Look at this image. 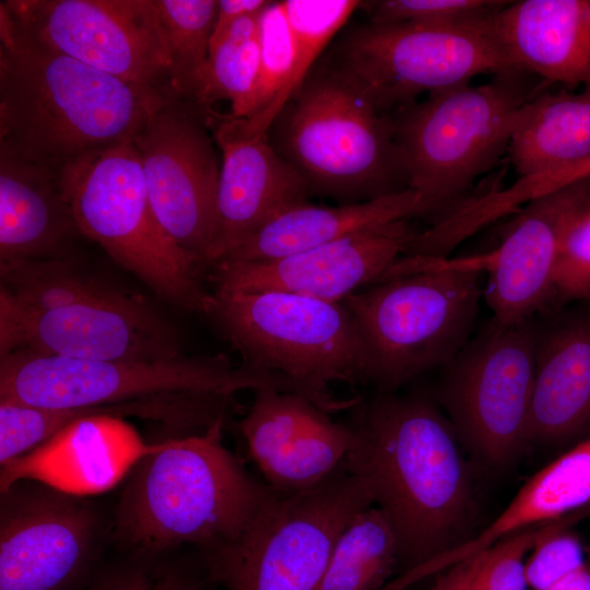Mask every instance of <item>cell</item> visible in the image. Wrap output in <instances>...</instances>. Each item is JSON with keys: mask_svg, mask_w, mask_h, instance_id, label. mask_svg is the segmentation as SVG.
<instances>
[{"mask_svg": "<svg viewBox=\"0 0 590 590\" xmlns=\"http://www.w3.org/2000/svg\"><path fill=\"white\" fill-rule=\"evenodd\" d=\"M342 465L363 477L396 532L402 573L475 535L476 496L459 438L426 396L380 392L350 409Z\"/></svg>", "mask_w": 590, "mask_h": 590, "instance_id": "6da1fadb", "label": "cell"}, {"mask_svg": "<svg viewBox=\"0 0 590 590\" xmlns=\"http://www.w3.org/2000/svg\"><path fill=\"white\" fill-rule=\"evenodd\" d=\"M170 92L56 52L25 36L0 9V149L61 175L132 140Z\"/></svg>", "mask_w": 590, "mask_h": 590, "instance_id": "7a4b0ae2", "label": "cell"}, {"mask_svg": "<svg viewBox=\"0 0 590 590\" xmlns=\"http://www.w3.org/2000/svg\"><path fill=\"white\" fill-rule=\"evenodd\" d=\"M224 426L155 444L132 467L111 528L128 553L209 552L237 539L276 493L223 446Z\"/></svg>", "mask_w": 590, "mask_h": 590, "instance_id": "3957f363", "label": "cell"}, {"mask_svg": "<svg viewBox=\"0 0 590 590\" xmlns=\"http://www.w3.org/2000/svg\"><path fill=\"white\" fill-rule=\"evenodd\" d=\"M480 256H402L375 283L346 296L367 354V381L392 392L447 366L471 338L483 296Z\"/></svg>", "mask_w": 590, "mask_h": 590, "instance_id": "277c9868", "label": "cell"}, {"mask_svg": "<svg viewBox=\"0 0 590 590\" xmlns=\"http://www.w3.org/2000/svg\"><path fill=\"white\" fill-rule=\"evenodd\" d=\"M268 135L308 192L354 203L408 188L390 116L319 64Z\"/></svg>", "mask_w": 590, "mask_h": 590, "instance_id": "5b68a950", "label": "cell"}, {"mask_svg": "<svg viewBox=\"0 0 590 590\" xmlns=\"http://www.w3.org/2000/svg\"><path fill=\"white\" fill-rule=\"evenodd\" d=\"M526 74L437 91L390 116L408 188L422 193L437 217L463 202L473 181L508 151L520 109L540 93Z\"/></svg>", "mask_w": 590, "mask_h": 590, "instance_id": "8992f818", "label": "cell"}, {"mask_svg": "<svg viewBox=\"0 0 590 590\" xmlns=\"http://www.w3.org/2000/svg\"><path fill=\"white\" fill-rule=\"evenodd\" d=\"M276 389L312 398L306 385L278 371L234 365L223 353L160 362L88 361L28 352L1 356L0 400L46 409L117 404L180 393L234 397Z\"/></svg>", "mask_w": 590, "mask_h": 590, "instance_id": "52a82bcc", "label": "cell"}, {"mask_svg": "<svg viewBox=\"0 0 590 590\" xmlns=\"http://www.w3.org/2000/svg\"><path fill=\"white\" fill-rule=\"evenodd\" d=\"M81 235L176 306L205 315L211 293L202 266L158 222L132 140L108 148L61 174Z\"/></svg>", "mask_w": 590, "mask_h": 590, "instance_id": "ba28073f", "label": "cell"}, {"mask_svg": "<svg viewBox=\"0 0 590 590\" xmlns=\"http://www.w3.org/2000/svg\"><path fill=\"white\" fill-rule=\"evenodd\" d=\"M494 13L441 26L359 24L345 31L317 64L346 81L379 111L398 110L424 92L464 85L480 74L522 72L495 33Z\"/></svg>", "mask_w": 590, "mask_h": 590, "instance_id": "9c48e42d", "label": "cell"}, {"mask_svg": "<svg viewBox=\"0 0 590 590\" xmlns=\"http://www.w3.org/2000/svg\"><path fill=\"white\" fill-rule=\"evenodd\" d=\"M374 505L367 482L342 464L294 494L275 493L234 541L202 555L225 590H317L354 516Z\"/></svg>", "mask_w": 590, "mask_h": 590, "instance_id": "30bf717a", "label": "cell"}, {"mask_svg": "<svg viewBox=\"0 0 590 590\" xmlns=\"http://www.w3.org/2000/svg\"><path fill=\"white\" fill-rule=\"evenodd\" d=\"M243 363L316 390L367 381V354L342 302L285 293H211L205 314Z\"/></svg>", "mask_w": 590, "mask_h": 590, "instance_id": "8fae6325", "label": "cell"}, {"mask_svg": "<svg viewBox=\"0 0 590 590\" xmlns=\"http://www.w3.org/2000/svg\"><path fill=\"white\" fill-rule=\"evenodd\" d=\"M437 390L458 438L482 462L503 468L529 444L535 375L534 319H494L447 365Z\"/></svg>", "mask_w": 590, "mask_h": 590, "instance_id": "7c38bea8", "label": "cell"}, {"mask_svg": "<svg viewBox=\"0 0 590 590\" xmlns=\"http://www.w3.org/2000/svg\"><path fill=\"white\" fill-rule=\"evenodd\" d=\"M0 9L56 52L134 85L175 92L155 0H7Z\"/></svg>", "mask_w": 590, "mask_h": 590, "instance_id": "4fadbf2b", "label": "cell"}, {"mask_svg": "<svg viewBox=\"0 0 590 590\" xmlns=\"http://www.w3.org/2000/svg\"><path fill=\"white\" fill-rule=\"evenodd\" d=\"M103 535L84 495L13 482L0 495V590H80L101 568Z\"/></svg>", "mask_w": 590, "mask_h": 590, "instance_id": "5bb4252c", "label": "cell"}, {"mask_svg": "<svg viewBox=\"0 0 590 590\" xmlns=\"http://www.w3.org/2000/svg\"><path fill=\"white\" fill-rule=\"evenodd\" d=\"M209 131L204 109L170 92L132 138L158 222L202 268L215 228L221 168Z\"/></svg>", "mask_w": 590, "mask_h": 590, "instance_id": "9a60e30c", "label": "cell"}, {"mask_svg": "<svg viewBox=\"0 0 590 590\" xmlns=\"http://www.w3.org/2000/svg\"><path fill=\"white\" fill-rule=\"evenodd\" d=\"M28 352L88 361L160 362L180 355L176 329L143 296L107 285L51 311L0 307V353Z\"/></svg>", "mask_w": 590, "mask_h": 590, "instance_id": "2e32d148", "label": "cell"}, {"mask_svg": "<svg viewBox=\"0 0 590 590\" xmlns=\"http://www.w3.org/2000/svg\"><path fill=\"white\" fill-rule=\"evenodd\" d=\"M590 211V177L523 205L497 248L481 255L493 319L514 324L555 308V270L575 223Z\"/></svg>", "mask_w": 590, "mask_h": 590, "instance_id": "e0dca14e", "label": "cell"}, {"mask_svg": "<svg viewBox=\"0 0 590 590\" xmlns=\"http://www.w3.org/2000/svg\"><path fill=\"white\" fill-rule=\"evenodd\" d=\"M415 232L406 221L266 261H220L209 275L214 292H285L342 302L378 281L404 255Z\"/></svg>", "mask_w": 590, "mask_h": 590, "instance_id": "ac0fdd59", "label": "cell"}, {"mask_svg": "<svg viewBox=\"0 0 590 590\" xmlns=\"http://www.w3.org/2000/svg\"><path fill=\"white\" fill-rule=\"evenodd\" d=\"M222 153L216 221L205 266H213L280 212L306 202L299 174L272 146L268 133L249 131L241 118L204 109Z\"/></svg>", "mask_w": 590, "mask_h": 590, "instance_id": "d6986e66", "label": "cell"}, {"mask_svg": "<svg viewBox=\"0 0 590 590\" xmlns=\"http://www.w3.org/2000/svg\"><path fill=\"white\" fill-rule=\"evenodd\" d=\"M253 392L238 428L269 487L294 494L342 464L353 441L346 423L332 421L330 413L303 394L276 389Z\"/></svg>", "mask_w": 590, "mask_h": 590, "instance_id": "ffe728a7", "label": "cell"}, {"mask_svg": "<svg viewBox=\"0 0 590 590\" xmlns=\"http://www.w3.org/2000/svg\"><path fill=\"white\" fill-rule=\"evenodd\" d=\"M579 303L534 318L529 442H559L590 428V302Z\"/></svg>", "mask_w": 590, "mask_h": 590, "instance_id": "44dd1931", "label": "cell"}, {"mask_svg": "<svg viewBox=\"0 0 590 590\" xmlns=\"http://www.w3.org/2000/svg\"><path fill=\"white\" fill-rule=\"evenodd\" d=\"M152 447L119 417L85 416L1 465L0 487L30 479L79 495L101 492L113 486Z\"/></svg>", "mask_w": 590, "mask_h": 590, "instance_id": "7402d4cb", "label": "cell"}, {"mask_svg": "<svg viewBox=\"0 0 590 590\" xmlns=\"http://www.w3.org/2000/svg\"><path fill=\"white\" fill-rule=\"evenodd\" d=\"M492 22L520 71L546 82L590 85V0L509 1Z\"/></svg>", "mask_w": 590, "mask_h": 590, "instance_id": "603a6c76", "label": "cell"}, {"mask_svg": "<svg viewBox=\"0 0 590 590\" xmlns=\"http://www.w3.org/2000/svg\"><path fill=\"white\" fill-rule=\"evenodd\" d=\"M76 235L61 175L0 149V262L71 255Z\"/></svg>", "mask_w": 590, "mask_h": 590, "instance_id": "cb8c5ba5", "label": "cell"}, {"mask_svg": "<svg viewBox=\"0 0 590 590\" xmlns=\"http://www.w3.org/2000/svg\"><path fill=\"white\" fill-rule=\"evenodd\" d=\"M430 213L423 194L411 188L338 206L306 201L276 214L220 261L273 260L364 229Z\"/></svg>", "mask_w": 590, "mask_h": 590, "instance_id": "d4e9b609", "label": "cell"}, {"mask_svg": "<svg viewBox=\"0 0 590 590\" xmlns=\"http://www.w3.org/2000/svg\"><path fill=\"white\" fill-rule=\"evenodd\" d=\"M590 506V455L569 449L531 476L505 510L465 543L418 566L425 577L476 555L502 539Z\"/></svg>", "mask_w": 590, "mask_h": 590, "instance_id": "484cf974", "label": "cell"}, {"mask_svg": "<svg viewBox=\"0 0 590 590\" xmlns=\"http://www.w3.org/2000/svg\"><path fill=\"white\" fill-rule=\"evenodd\" d=\"M519 177L590 156V85L578 93L541 91L520 109L508 146Z\"/></svg>", "mask_w": 590, "mask_h": 590, "instance_id": "4316f807", "label": "cell"}, {"mask_svg": "<svg viewBox=\"0 0 590 590\" xmlns=\"http://www.w3.org/2000/svg\"><path fill=\"white\" fill-rule=\"evenodd\" d=\"M400 567L387 514L376 505L358 511L340 534L317 590H379Z\"/></svg>", "mask_w": 590, "mask_h": 590, "instance_id": "83f0119b", "label": "cell"}, {"mask_svg": "<svg viewBox=\"0 0 590 590\" xmlns=\"http://www.w3.org/2000/svg\"><path fill=\"white\" fill-rule=\"evenodd\" d=\"M0 307L21 315L59 309L107 286L72 255L0 262Z\"/></svg>", "mask_w": 590, "mask_h": 590, "instance_id": "f1b7e54d", "label": "cell"}, {"mask_svg": "<svg viewBox=\"0 0 590 590\" xmlns=\"http://www.w3.org/2000/svg\"><path fill=\"white\" fill-rule=\"evenodd\" d=\"M260 14L240 17L219 43L210 47L202 79L192 98L202 109L227 101L231 116H249L259 72Z\"/></svg>", "mask_w": 590, "mask_h": 590, "instance_id": "f546056e", "label": "cell"}, {"mask_svg": "<svg viewBox=\"0 0 590 590\" xmlns=\"http://www.w3.org/2000/svg\"><path fill=\"white\" fill-rule=\"evenodd\" d=\"M170 62L174 91L192 101L205 69L216 0H155Z\"/></svg>", "mask_w": 590, "mask_h": 590, "instance_id": "4dcf8cb0", "label": "cell"}, {"mask_svg": "<svg viewBox=\"0 0 590 590\" xmlns=\"http://www.w3.org/2000/svg\"><path fill=\"white\" fill-rule=\"evenodd\" d=\"M259 72L251 110L241 118L255 133H268L287 104L295 70V42L282 1H271L260 14Z\"/></svg>", "mask_w": 590, "mask_h": 590, "instance_id": "1f68e13d", "label": "cell"}, {"mask_svg": "<svg viewBox=\"0 0 590 590\" xmlns=\"http://www.w3.org/2000/svg\"><path fill=\"white\" fill-rule=\"evenodd\" d=\"M96 414L149 418L152 405L146 400H135L78 409H46L0 400V465L28 453L71 423Z\"/></svg>", "mask_w": 590, "mask_h": 590, "instance_id": "d6a6232c", "label": "cell"}, {"mask_svg": "<svg viewBox=\"0 0 590 590\" xmlns=\"http://www.w3.org/2000/svg\"><path fill=\"white\" fill-rule=\"evenodd\" d=\"M282 4L295 42V70L290 87L292 96L351 14L362 8L363 1L284 0Z\"/></svg>", "mask_w": 590, "mask_h": 590, "instance_id": "836d02e7", "label": "cell"}, {"mask_svg": "<svg viewBox=\"0 0 590 590\" xmlns=\"http://www.w3.org/2000/svg\"><path fill=\"white\" fill-rule=\"evenodd\" d=\"M80 590H204V583L167 555L128 553L117 563L101 566Z\"/></svg>", "mask_w": 590, "mask_h": 590, "instance_id": "e575fe53", "label": "cell"}, {"mask_svg": "<svg viewBox=\"0 0 590 590\" xmlns=\"http://www.w3.org/2000/svg\"><path fill=\"white\" fill-rule=\"evenodd\" d=\"M590 515V506L548 522L524 564L529 589L546 590L585 564L582 542L570 524Z\"/></svg>", "mask_w": 590, "mask_h": 590, "instance_id": "d590c367", "label": "cell"}, {"mask_svg": "<svg viewBox=\"0 0 590 590\" xmlns=\"http://www.w3.org/2000/svg\"><path fill=\"white\" fill-rule=\"evenodd\" d=\"M509 1L377 0L363 1L369 22L381 24L455 25L485 17Z\"/></svg>", "mask_w": 590, "mask_h": 590, "instance_id": "8d00e7d4", "label": "cell"}, {"mask_svg": "<svg viewBox=\"0 0 590 590\" xmlns=\"http://www.w3.org/2000/svg\"><path fill=\"white\" fill-rule=\"evenodd\" d=\"M547 523L515 532L485 550L469 590H528L524 557Z\"/></svg>", "mask_w": 590, "mask_h": 590, "instance_id": "74e56055", "label": "cell"}, {"mask_svg": "<svg viewBox=\"0 0 590 590\" xmlns=\"http://www.w3.org/2000/svg\"><path fill=\"white\" fill-rule=\"evenodd\" d=\"M555 308L569 302H590V211L569 231L555 276Z\"/></svg>", "mask_w": 590, "mask_h": 590, "instance_id": "f35d334b", "label": "cell"}, {"mask_svg": "<svg viewBox=\"0 0 590 590\" xmlns=\"http://www.w3.org/2000/svg\"><path fill=\"white\" fill-rule=\"evenodd\" d=\"M270 2L267 0H219L210 47L223 38L234 22L246 15L261 13Z\"/></svg>", "mask_w": 590, "mask_h": 590, "instance_id": "ab89813d", "label": "cell"}, {"mask_svg": "<svg viewBox=\"0 0 590 590\" xmlns=\"http://www.w3.org/2000/svg\"><path fill=\"white\" fill-rule=\"evenodd\" d=\"M484 554L485 551L438 573L435 582L427 590H469L482 565Z\"/></svg>", "mask_w": 590, "mask_h": 590, "instance_id": "60d3db41", "label": "cell"}, {"mask_svg": "<svg viewBox=\"0 0 590 590\" xmlns=\"http://www.w3.org/2000/svg\"><path fill=\"white\" fill-rule=\"evenodd\" d=\"M588 177H590V156L550 172L551 181L556 187H565Z\"/></svg>", "mask_w": 590, "mask_h": 590, "instance_id": "b9f144b4", "label": "cell"}, {"mask_svg": "<svg viewBox=\"0 0 590 590\" xmlns=\"http://www.w3.org/2000/svg\"><path fill=\"white\" fill-rule=\"evenodd\" d=\"M546 590H590V558L578 569Z\"/></svg>", "mask_w": 590, "mask_h": 590, "instance_id": "7bdbcfd3", "label": "cell"}, {"mask_svg": "<svg viewBox=\"0 0 590 590\" xmlns=\"http://www.w3.org/2000/svg\"><path fill=\"white\" fill-rule=\"evenodd\" d=\"M571 450L576 452H581L586 455H590V436L578 442L576 446L570 448Z\"/></svg>", "mask_w": 590, "mask_h": 590, "instance_id": "ee69618b", "label": "cell"}, {"mask_svg": "<svg viewBox=\"0 0 590 590\" xmlns=\"http://www.w3.org/2000/svg\"><path fill=\"white\" fill-rule=\"evenodd\" d=\"M404 589H406L405 586H403V582H401L400 578L398 577L393 579L392 581L388 582L387 585H385L379 590H404Z\"/></svg>", "mask_w": 590, "mask_h": 590, "instance_id": "f6af8a7d", "label": "cell"}]
</instances>
